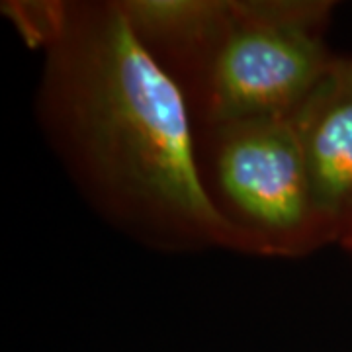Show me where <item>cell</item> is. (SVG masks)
Masks as SVG:
<instances>
[{"instance_id":"obj_4","label":"cell","mask_w":352,"mask_h":352,"mask_svg":"<svg viewBox=\"0 0 352 352\" xmlns=\"http://www.w3.org/2000/svg\"><path fill=\"white\" fill-rule=\"evenodd\" d=\"M286 118L302 149L317 214L337 243L352 208V57H337Z\"/></svg>"},{"instance_id":"obj_3","label":"cell","mask_w":352,"mask_h":352,"mask_svg":"<svg viewBox=\"0 0 352 352\" xmlns=\"http://www.w3.org/2000/svg\"><path fill=\"white\" fill-rule=\"evenodd\" d=\"M215 206L249 252L296 258L333 243L317 214L302 149L286 116L201 129Z\"/></svg>"},{"instance_id":"obj_5","label":"cell","mask_w":352,"mask_h":352,"mask_svg":"<svg viewBox=\"0 0 352 352\" xmlns=\"http://www.w3.org/2000/svg\"><path fill=\"white\" fill-rule=\"evenodd\" d=\"M4 14L16 25L18 34L28 45L45 50L63 18L65 2L39 0V2H4Z\"/></svg>"},{"instance_id":"obj_1","label":"cell","mask_w":352,"mask_h":352,"mask_svg":"<svg viewBox=\"0 0 352 352\" xmlns=\"http://www.w3.org/2000/svg\"><path fill=\"white\" fill-rule=\"evenodd\" d=\"M43 51L41 126L102 214L153 247L249 252L204 182L184 92L120 2H65Z\"/></svg>"},{"instance_id":"obj_2","label":"cell","mask_w":352,"mask_h":352,"mask_svg":"<svg viewBox=\"0 0 352 352\" xmlns=\"http://www.w3.org/2000/svg\"><path fill=\"white\" fill-rule=\"evenodd\" d=\"M333 2L221 0L198 51L173 73L201 129L289 116L337 59L323 39Z\"/></svg>"},{"instance_id":"obj_6","label":"cell","mask_w":352,"mask_h":352,"mask_svg":"<svg viewBox=\"0 0 352 352\" xmlns=\"http://www.w3.org/2000/svg\"><path fill=\"white\" fill-rule=\"evenodd\" d=\"M337 243H339L340 247H344L349 252H352V208L349 210L346 217L342 219V223H340Z\"/></svg>"}]
</instances>
